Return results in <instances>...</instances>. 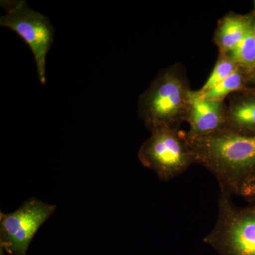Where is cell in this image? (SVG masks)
<instances>
[{
	"mask_svg": "<svg viewBox=\"0 0 255 255\" xmlns=\"http://www.w3.org/2000/svg\"><path fill=\"white\" fill-rule=\"evenodd\" d=\"M141 146L138 158L144 167L155 171L162 181H169L195 164L186 138L179 128L159 127Z\"/></svg>",
	"mask_w": 255,
	"mask_h": 255,
	"instance_id": "cell-4",
	"label": "cell"
},
{
	"mask_svg": "<svg viewBox=\"0 0 255 255\" xmlns=\"http://www.w3.org/2000/svg\"><path fill=\"white\" fill-rule=\"evenodd\" d=\"M56 206L31 198L14 212L0 214V249L11 255H26L35 235Z\"/></svg>",
	"mask_w": 255,
	"mask_h": 255,
	"instance_id": "cell-6",
	"label": "cell"
},
{
	"mask_svg": "<svg viewBox=\"0 0 255 255\" xmlns=\"http://www.w3.org/2000/svg\"><path fill=\"white\" fill-rule=\"evenodd\" d=\"M250 83H252L253 85H255V73L253 74V75H251V77H250Z\"/></svg>",
	"mask_w": 255,
	"mask_h": 255,
	"instance_id": "cell-14",
	"label": "cell"
},
{
	"mask_svg": "<svg viewBox=\"0 0 255 255\" xmlns=\"http://www.w3.org/2000/svg\"><path fill=\"white\" fill-rule=\"evenodd\" d=\"M238 68L237 64L235 63L234 60L229 55L219 54L212 72L210 74L204 85L198 92L202 94L209 91L227 78Z\"/></svg>",
	"mask_w": 255,
	"mask_h": 255,
	"instance_id": "cell-12",
	"label": "cell"
},
{
	"mask_svg": "<svg viewBox=\"0 0 255 255\" xmlns=\"http://www.w3.org/2000/svg\"><path fill=\"white\" fill-rule=\"evenodd\" d=\"M255 16L229 13L218 23L214 42L219 54L228 55L239 44L254 25Z\"/></svg>",
	"mask_w": 255,
	"mask_h": 255,
	"instance_id": "cell-9",
	"label": "cell"
},
{
	"mask_svg": "<svg viewBox=\"0 0 255 255\" xmlns=\"http://www.w3.org/2000/svg\"><path fill=\"white\" fill-rule=\"evenodd\" d=\"M253 29L254 25L241 43L228 55L238 67L250 75L255 73V39Z\"/></svg>",
	"mask_w": 255,
	"mask_h": 255,
	"instance_id": "cell-11",
	"label": "cell"
},
{
	"mask_svg": "<svg viewBox=\"0 0 255 255\" xmlns=\"http://www.w3.org/2000/svg\"><path fill=\"white\" fill-rule=\"evenodd\" d=\"M226 125L225 130L255 136V91L246 89L226 99Z\"/></svg>",
	"mask_w": 255,
	"mask_h": 255,
	"instance_id": "cell-8",
	"label": "cell"
},
{
	"mask_svg": "<svg viewBox=\"0 0 255 255\" xmlns=\"http://www.w3.org/2000/svg\"><path fill=\"white\" fill-rule=\"evenodd\" d=\"M186 122L189 136H207L224 130L226 125V102L207 100L197 90L189 92Z\"/></svg>",
	"mask_w": 255,
	"mask_h": 255,
	"instance_id": "cell-7",
	"label": "cell"
},
{
	"mask_svg": "<svg viewBox=\"0 0 255 255\" xmlns=\"http://www.w3.org/2000/svg\"><path fill=\"white\" fill-rule=\"evenodd\" d=\"M185 135L195 163L214 174L221 192L238 195L242 184L255 173V136L225 129L204 137Z\"/></svg>",
	"mask_w": 255,
	"mask_h": 255,
	"instance_id": "cell-1",
	"label": "cell"
},
{
	"mask_svg": "<svg viewBox=\"0 0 255 255\" xmlns=\"http://www.w3.org/2000/svg\"><path fill=\"white\" fill-rule=\"evenodd\" d=\"M250 77L249 74L238 67L227 78L209 91L202 94L198 92L207 100L226 102V99L232 94L248 89L247 86L250 83Z\"/></svg>",
	"mask_w": 255,
	"mask_h": 255,
	"instance_id": "cell-10",
	"label": "cell"
},
{
	"mask_svg": "<svg viewBox=\"0 0 255 255\" xmlns=\"http://www.w3.org/2000/svg\"><path fill=\"white\" fill-rule=\"evenodd\" d=\"M1 6L6 14L0 18V25L16 32L29 46L38 78L44 85L46 56L54 41V28L46 16L31 9L23 0H3Z\"/></svg>",
	"mask_w": 255,
	"mask_h": 255,
	"instance_id": "cell-5",
	"label": "cell"
},
{
	"mask_svg": "<svg viewBox=\"0 0 255 255\" xmlns=\"http://www.w3.org/2000/svg\"><path fill=\"white\" fill-rule=\"evenodd\" d=\"M238 196L244 198L248 202H255V173L242 184Z\"/></svg>",
	"mask_w": 255,
	"mask_h": 255,
	"instance_id": "cell-13",
	"label": "cell"
},
{
	"mask_svg": "<svg viewBox=\"0 0 255 255\" xmlns=\"http://www.w3.org/2000/svg\"><path fill=\"white\" fill-rule=\"evenodd\" d=\"M204 241L219 255H255V202L238 207L221 191L217 221Z\"/></svg>",
	"mask_w": 255,
	"mask_h": 255,
	"instance_id": "cell-3",
	"label": "cell"
},
{
	"mask_svg": "<svg viewBox=\"0 0 255 255\" xmlns=\"http://www.w3.org/2000/svg\"><path fill=\"white\" fill-rule=\"evenodd\" d=\"M190 91L185 72L180 65L161 70L139 99V115L147 128H179L187 119Z\"/></svg>",
	"mask_w": 255,
	"mask_h": 255,
	"instance_id": "cell-2",
	"label": "cell"
},
{
	"mask_svg": "<svg viewBox=\"0 0 255 255\" xmlns=\"http://www.w3.org/2000/svg\"><path fill=\"white\" fill-rule=\"evenodd\" d=\"M254 36H255V23H254Z\"/></svg>",
	"mask_w": 255,
	"mask_h": 255,
	"instance_id": "cell-15",
	"label": "cell"
}]
</instances>
